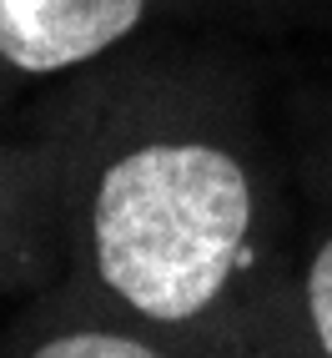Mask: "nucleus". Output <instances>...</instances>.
Wrapping results in <instances>:
<instances>
[{
  "instance_id": "obj_4",
  "label": "nucleus",
  "mask_w": 332,
  "mask_h": 358,
  "mask_svg": "<svg viewBox=\"0 0 332 358\" xmlns=\"http://www.w3.org/2000/svg\"><path fill=\"white\" fill-rule=\"evenodd\" d=\"M181 338L186 333L151 328L121 308L91 298V308H81V313L31 323L10 343V358H186Z\"/></svg>"
},
{
  "instance_id": "obj_2",
  "label": "nucleus",
  "mask_w": 332,
  "mask_h": 358,
  "mask_svg": "<svg viewBox=\"0 0 332 358\" xmlns=\"http://www.w3.org/2000/svg\"><path fill=\"white\" fill-rule=\"evenodd\" d=\"M151 0H0V86L45 81L121 45Z\"/></svg>"
},
{
  "instance_id": "obj_5",
  "label": "nucleus",
  "mask_w": 332,
  "mask_h": 358,
  "mask_svg": "<svg viewBox=\"0 0 332 358\" xmlns=\"http://www.w3.org/2000/svg\"><path fill=\"white\" fill-rule=\"evenodd\" d=\"M302 318L317 358H332V237H322V248L302 273Z\"/></svg>"
},
{
  "instance_id": "obj_3",
  "label": "nucleus",
  "mask_w": 332,
  "mask_h": 358,
  "mask_svg": "<svg viewBox=\"0 0 332 358\" xmlns=\"http://www.w3.org/2000/svg\"><path fill=\"white\" fill-rule=\"evenodd\" d=\"M70 248V152L0 141V288H31Z\"/></svg>"
},
{
  "instance_id": "obj_1",
  "label": "nucleus",
  "mask_w": 332,
  "mask_h": 358,
  "mask_svg": "<svg viewBox=\"0 0 332 358\" xmlns=\"http://www.w3.org/2000/svg\"><path fill=\"white\" fill-rule=\"evenodd\" d=\"M70 257L96 303L197 333L242 298L262 262V187L217 136L151 131L70 152Z\"/></svg>"
}]
</instances>
